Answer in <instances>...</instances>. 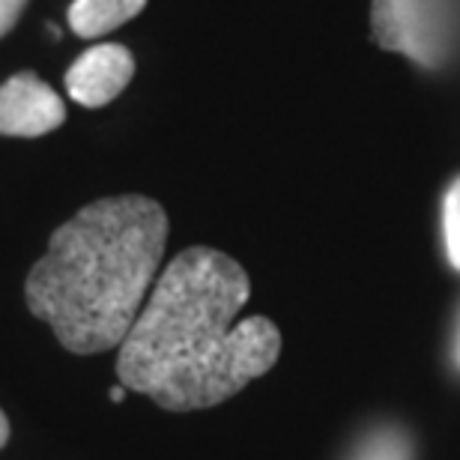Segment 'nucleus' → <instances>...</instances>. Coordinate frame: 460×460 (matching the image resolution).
Returning <instances> with one entry per match:
<instances>
[{
	"label": "nucleus",
	"instance_id": "nucleus-8",
	"mask_svg": "<svg viewBox=\"0 0 460 460\" xmlns=\"http://www.w3.org/2000/svg\"><path fill=\"white\" fill-rule=\"evenodd\" d=\"M356 460H410V443L394 430H383L358 448Z\"/></svg>",
	"mask_w": 460,
	"mask_h": 460
},
{
	"label": "nucleus",
	"instance_id": "nucleus-4",
	"mask_svg": "<svg viewBox=\"0 0 460 460\" xmlns=\"http://www.w3.org/2000/svg\"><path fill=\"white\" fill-rule=\"evenodd\" d=\"M66 105L33 72H18L0 84V135L40 137L63 126Z\"/></svg>",
	"mask_w": 460,
	"mask_h": 460
},
{
	"label": "nucleus",
	"instance_id": "nucleus-2",
	"mask_svg": "<svg viewBox=\"0 0 460 460\" xmlns=\"http://www.w3.org/2000/svg\"><path fill=\"white\" fill-rule=\"evenodd\" d=\"M168 245V213L144 195L93 200L54 230L24 296L69 353L123 344L153 290Z\"/></svg>",
	"mask_w": 460,
	"mask_h": 460
},
{
	"label": "nucleus",
	"instance_id": "nucleus-1",
	"mask_svg": "<svg viewBox=\"0 0 460 460\" xmlns=\"http://www.w3.org/2000/svg\"><path fill=\"white\" fill-rule=\"evenodd\" d=\"M248 296L252 281L234 257L207 245L180 252L119 344V383L171 412L207 410L239 394L272 371L281 353L272 320L245 317L234 326Z\"/></svg>",
	"mask_w": 460,
	"mask_h": 460
},
{
	"label": "nucleus",
	"instance_id": "nucleus-3",
	"mask_svg": "<svg viewBox=\"0 0 460 460\" xmlns=\"http://www.w3.org/2000/svg\"><path fill=\"white\" fill-rule=\"evenodd\" d=\"M374 40L421 66H437L452 45V0H374Z\"/></svg>",
	"mask_w": 460,
	"mask_h": 460
},
{
	"label": "nucleus",
	"instance_id": "nucleus-11",
	"mask_svg": "<svg viewBox=\"0 0 460 460\" xmlns=\"http://www.w3.org/2000/svg\"><path fill=\"white\" fill-rule=\"evenodd\" d=\"M126 392H128V389H126L123 383H119V385H114V389H111V401H114V403H119V401L126 398Z\"/></svg>",
	"mask_w": 460,
	"mask_h": 460
},
{
	"label": "nucleus",
	"instance_id": "nucleus-5",
	"mask_svg": "<svg viewBox=\"0 0 460 460\" xmlns=\"http://www.w3.org/2000/svg\"><path fill=\"white\" fill-rule=\"evenodd\" d=\"M135 75V58L126 45L102 42L87 49L66 72V90L78 105L102 108L126 90Z\"/></svg>",
	"mask_w": 460,
	"mask_h": 460
},
{
	"label": "nucleus",
	"instance_id": "nucleus-7",
	"mask_svg": "<svg viewBox=\"0 0 460 460\" xmlns=\"http://www.w3.org/2000/svg\"><path fill=\"white\" fill-rule=\"evenodd\" d=\"M443 230H446V252L448 261L460 272V177L452 182L443 200Z\"/></svg>",
	"mask_w": 460,
	"mask_h": 460
},
{
	"label": "nucleus",
	"instance_id": "nucleus-9",
	"mask_svg": "<svg viewBox=\"0 0 460 460\" xmlns=\"http://www.w3.org/2000/svg\"><path fill=\"white\" fill-rule=\"evenodd\" d=\"M27 0H0V36H6L15 27L18 15L24 13Z\"/></svg>",
	"mask_w": 460,
	"mask_h": 460
},
{
	"label": "nucleus",
	"instance_id": "nucleus-10",
	"mask_svg": "<svg viewBox=\"0 0 460 460\" xmlns=\"http://www.w3.org/2000/svg\"><path fill=\"white\" fill-rule=\"evenodd\" d=\"M6 443H9V419H6V412L0 410V448Z\"/></svg>",
	"mask_w": 460,
	"mask_h": 460
},
{
	"label": "nucleus",
	"instance_id": "nucleus-6",
	"mask_svg": "<svg viewBox=\"0 0 460 460\" xmlns=\"http://www.w3.org/2000/svg\"><path fill=\"white\" fill-rule=\"evenodd\" d=\"M146 6V0H72L69 27L81 40H96L117 31L128 18H135Z\"/></svg>",
	"mask_w": 460,
	"mask_h": 460
}]
</instances>
